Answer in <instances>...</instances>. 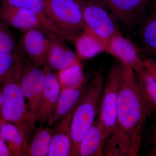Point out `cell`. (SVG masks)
Masks as SVG:
<instances>
[{
  "instance_id": "6da1fadb",
  "label": "cell",
  "mask_w": 156,
  "mask_h": 156,
  "mask_svg": "<svg viewBox=\"0 0 156 156\" xmlns=\"http://www.w3.org/2000/svg\"><path fill=\"white\" fill-rule=\"evenodd\" d=\"M149 110L133 68L124 65L117 107L116 128L128 136L138 154Z\"/></svg>"
},
{
  "instance_id": "7a4b0ae2",
  "label": "cell",
  "mask_w": 156,
  "mask_h": 156,
  "mask_svg": "<svg viewBox=\"0 0 156 156\" xmlns=\"http://www.w3.org/2000/svg\"><path fill=\"white\" fill-rule=\"evenodd\" d=\"M23 62V59L20 60L3 79L5 82L2 116L5 121L17 126L30 139L37 121L28 109L20 87Z\"/></svg>"
},
{
  "instance_id": "3957f363",
  "label": "cell",
  "mask_w": 156,
  "mask_h": 156,
  "mask_svg": "<svg viewBox=\"0 0 156 156\" xmlns=\"http://www.w3.org/2000/svg\"><path fill=\"white\" fill-rule=\"evenodd\" d=\"M104 84L103 75L99 73L87 84L77 103L72 120L70 156H79L81 141L99 114Z\"/></svg>"
},
{
  "instance_id": "277c9868",
  "label": "cell",
  "mask_w": 156,
  "mask_h": 156,
  "mask_svg": "<svg viewBox=\"0 0 156 156\" xmlns=\"http://www.w3.org/2000/svg\"><path fill=\"white\" fill-rule=\"evenodd\" d=\"M43 1L48 14L66 41L73 43L87 29L78 0Z\"/></svg>"
},
{
  "instance_id": "5b68a950",
  "label": "cell",
  "mask_w": 156,
  "mask_h": 156,
  "mask_svg": "<svg viewBox=\"0 0 156 156\" xmlns=\"http://www.w3.org/2000/svg\"><path fill=\"white\" fill-rule=\"evenodd\" d=\"M123 71L124 65L119 60L115 62L105 80L98 118L104 140L116 128L118 97Z\"/></svg>"
},
{
  "instance_id": "8992f818",
  "label": "cell",
  "mask_w": 156,
  "mask_h": 156,
  "mask_svg": "<svg viewBox=\"0 0 156 156\" xmlns=\"http://www.w3.org/2000/svg\"><path fill=\"white\" fill-rule=\"evenodd\" d=\"M87 29L106 41L120 31L102 0H78Z\"/></svg>"
},
{
  "instance_id": "52a82bcc",
  "label": "cell",
  "mask_w": 156,
  "mask_h": 156,
  "mask_svg": "<svg viewBox=\"0 0 156 156\" xmlns=\"http://www.w3.org/2000/svg\"><path fill=\"white\" fill-rule=\"evenodd\" d=\"M48 30L44 28L31 29L23 32L19 47L22 55L38 67L44 66L50 45Z\"/></svg>"
},
{
  "instance_id": "ba28073f",
  "label": "cell",
  "mask_w": 156,
  "mask_h": 156,
  "mask_svg": "<svg viewBox=\"0 0 156 156\" xmlns=\"http://www.w3.org/2000/svg\"><path fill=\"white\" fill-rule=\"evenodd\" d=\"M46 81L44 69L29 60L26 63L23 62L20 87L25 100L27 101L28 109L35 118L37 106L44 89Z\"/></svg>"
},
{
  "instance_id": "9c48e42d",
  "label": "cell",
  "mask_w": 156,
  "mask_h": 156,
  "mask_svg": "<svg viewBox=\"0 0 156 156\" xmlns=\"http://www.w3.org/2000/svg\"><path fill=\"white\" fill-rule=\"evenodd\" d=\"M114 17L126 28L134 29L152 3L145 0H102Z\"/></svg>"
},
{
  "instance_id": "30bf717a",
  "label": "cell",
  "mask_w": 156,
  "mask_h": 156,
  "mask_svg": "<svg viewBox=\"0 0 156 156\" xmlns=\"http://www.w3.org/2000/svg\"><path fill=\"white\" fill-rule=\"evenodd\" d=\"M141 50L131 40L125 37L121 31L106 41V53L116 58L124 65L135 69L143 66Z\"/></svg>"
},
{
  "instance_id": "8fae6325",
  "label": "cell",
  "mask_w": 156,
  "mask_h": 156,
  "mask_svg": "<svg viewBox=\"0 0 156 156\" xmlns=\"http://www.w3.org/2000/svg\"><path fill=\"white\" fill-rule=\"evenodd\" d=\"M46 74V84L37 106L36 118L41 125L48 123L61 91L58 76L47 66L44 69Z\"/></svg>"
},
{
  "instance_id": "7c38bea8",
  "label": "cell",
  "mask_w": 156,
  "mask_h": 156,
  "mask_svg": "<svg viewBox=\"0 0 156 156\" xmlns=\"http://www.w3.org/2000/svg\"><path fill=\"white\" fill-rule=\"evenodd\" d=\"M49 36L50 45L45 66L58 72L80 60L76 52L68 47L63 37L50 32Z\"/></svg>"
},
{
  "instance_id": "4fadbf2b",
  "label": "cell",
  "mask_w": 156,
  "mask_h": 156,
  "mask_svg": "<svg viewBox=\"0 0 156 156\" xmlns=\"http://www.w3.org/2000/svg\"><path fill=\"white\" fill-rule=\"evenodd\" d=\"M0 20L23 32L31 29H45L32 11L6 3H0Z\"/></svg>"
},
{
  "instance_id": "5bb4252c",
  "label": "cell",
  "mask_w": 156,
  "mask_h": 156,
  "mask_svg": "<svg viewBox=\"0 0 156 156\" xmlns=\"http://www.w3.org/2000/svg\"><path fill=\"white\" fill-rule=\"evenodd\" d=\"M77 103L56 123V127L53 130L52 142L48 156H70L71 148L72 120Z\"/></svg>"
},
{
  "instance_id": "9a60e30c",
  "label": "cell",
  "mask_w": 156,
  "mask_h": 156,
  "mask_svg": "<svg viewBox=\"0 0 156 156\" xmlns=\"http://www.w3.org/2000/svg\"><path fill=\"white\" fill-rule=\"evenodd\" d=\"M78 58L88 59L106 52V42L87 29L75 39L73 42Z\"/></svg>"
},
{
  "instance_id": "2e32d148",
  "label": "cell",
  "mask_w": 156,
  "mask_h": 156,
  "mask_svg": "<svg viewBox=\"0 0 156 156\" xmlns=\"http://www.w3.org/2000/svg\"><path fill=\"white\" fill-rule=\"evenodd\" d=\"M0 137L5 142L11 154L28 156L30 139L14 124L3 120L0 125Z\"/></svg>"
},
{
  "instance_id": "e0dca14e",
  "label": "cell",
  "mask_w": 156,
  "mask_h": 156,
  "mask_svg": "<svg viewBox=\"0 0 156 156\" xmlns=\"http://www.w3.org/2000/svg\"><path fill=\"white\" fill-rule=\"evenodd\" d=\"M137 154L131 140L117 128L104 140L101 156H136Z\"/></svg>"
},
{
  "instance_id": "ac0fdd59",
  "label": "cell",
  "mask_w": 156,
  "mask_h": 156,
  "mask_svg": "<svg viewBox=\"0 0 156 156\" xmlns=\"http://www.w3.org/2000/svg\"><path fill=\"white\" fill-rule=\"evenodd\" d=\"M87 85L85 83L79 87L61 89L53 114L48 122L49 126L56 124L76 104Z\"/></svg>"
},
{
  "instance_id": "d6986e66",
  "label": "cell",
  "mask_w": 156,
  "mask_h": 156,
  "mask_svg": "<svg viewBox=\"0 0 156 156\" xmlns=\"http://www.w3.org/2000/svg\"><path fill=\"white\" fill-rule=\"evenodd\" d=\"M150 7L141 21L138 35L143 51L156 57V6Z\"/></svg>"
},
{
  "instance_id": "ffe728a7",
  "label": "cell",
  "mask_w": 156,
  "mask_h": 156,
  "mask_svg": "<svg viewBox=\"0 0 156 156\" xmlns=\"http://www.w3.org/2000/svg\"><path fill=\"white\" fill-rule=\"evenodd\" d=\"M0 3H6L32 11L39 17L45 29L62 35L59 29L48 14L43 0H0Z\"/></svg>"
},
{
  "instance_id": "44dd1931",
  "label": "cell",
  "mask_w": 156,
  "mask_h": 156,
  "mask_svg": "<svg viewBox=\"0 0 156 156\" xmlns=\"http://www.w3.org/2000/svg\"><path fill=\"white\" fill-rule=\"evenodd\" d=\"M103 142L102 127L98 118H96L81 141L79 156H101Z\"/></svg>"
},
{
  "instance_id": "7402d4cb",
  "label": "cell",
  "mask_w": 156,
  "mask_h": 156,
  "mask_svg": "<svg viewBox=\"0 0 156 156\" xmlns=\"http://www.w3.org/2000/svg\"><path fill=\"white\" fill-rule=\"evenodd\" d=\"M151 116L156 117V82L144 66L134 69Z\"/></svg>"
},
{
  "instance_id": "603a6c76",
  "label": "cell",
  "mask_w": 156,
  "mask_h": 156,
  "mask_svg": "<svg viewBox=\"0 0 156 156\" xmlns=\"http://www.w3.org/2000/svg\"><path fill=\"white\" fill-rule=\"evenodd\" d=\"M53 130L40 128L37 130L29 145L28 155L48 156L52 142Z\"/></svg>"
},
{
  "instance_id": "cb8c5ba5",
  "label": "cell",
  "mask_w": 156,
  "mask_h": 156,
  "mask_svg": "<svg viewBox=\"0 0 156 156\" xmlns=\"http://www.w3.org/2000/svg\"><path fill=\"white\" fill-rule=\"evenodd\" d=\"M57 76L61 89L79 87L86 82L80 60L58 72Z\"/></svg>"
},
{
  "instance_id": "d4e9b609",
  "label": "cell",
  "mask_w": 156,
  "mask_h": 156,
  "mask_svg": "<svg viewBox=\"0 0 156 156\" xmlns=\"http://www.w3.org/2000/svg\"><path fill=\"white\" fill-rule=\"evenodd\" d=\"M0 20V53L21 54L13 34Z\"/></svg>"
},
{
  "instance_id": "484cf974",
  "label": "cell",
  "mask_w": 156,
  "mask_h": 156,
  "mask_svg": "<svg viewBox=\"0 0 156 156\" xmlns=\"http://www.w3.org/2000/svg\"><path fill=\"white\" fill-rule=\"evenodd\" d=\"M21 54L0 53V79H3L23 58Z\"/></svg>"
},
{
  "instance_id": "4316f807",
  "label": "cell",
  "mask_w": 156,
  "mask_h": 156,
  "mask_svg": "<svg viewBox=\"0 0 156 156\" xmlns=\"http://www.w3.org/2000/svg\"><path fill=\"white\" fill-rule=\"evenodd\" d=\"M143 64L156 82V60L152 57H143Z\"/></svg>"
},
{
  "instance_id": "83f0119b",
  "label": "cell",
  "mask_w": 156,
  "mask_h": 156,
  "mask_svg": "<svg viewBox=\"0 0 156 156\" xmlns=\"http://www.w3.org/2000/svg\"><path fill=\"white\" fill-rule=\"evenodd\" d=\"M11 152L5 142L0 137V156L11 155Z\"/></svg>"
},
{
  "instance_id": "f1b7e54d",
  "label": "cell",
  "mask_w": 156,
  "mask_h": 156,
  "mask_svg": "<svg viewBox=\"0 0 156 156\" xmlns=\"http://www.w3.org/2000/svg\"><path fill=\"white\" fill-rule=\"evenodd\" d=\"M151 141L155 147H156V126L154 128L151 134Z\"/></svg>"
},
{
  "instance_id": "f546056e",
  "label": "cell",
  "mask_w": 156,
  "mask_h": 156,
  "mask_svg": "<svg viewBox=\"0 0 156 156\" xmlns=\"http://www.w3.org/2000/svg\"><path fill=\"white\" fill-rule=\"evenodd\" d=\"M4 102V96L2 92L0 90V117L2 116V107Z\"/></svg>"
},
{
  "instance_id": "4dcf8cb0",
  "label": "cell",
  "mask_w": 156,
  "mask_h": 156,
  "mask_svg": "<svg viewBox=\"0 0 156 156\" xmlns=\"http://www.w3.org/2000/svg\"><path fill=\"white\" fill-rule=\"evenodd\" d=\"M149 155L156 156V147H155L149 153Z\"/></svg>"
},
{
  "instance_id": "1f68e13d",
  "label": "cell",
  "mask_w": 156,
  "mask_h": 156,
  "mask_svg": "<svg viewBox=\"0 0 156 156\" xmlns=\"http://www.w3.org/2000/svg\"><path fill=\"white\" fill-rule=\"evenodd\" d=\"M145 1H147L148 2L150 3H153L156 2V0H145Z\"/></svg>"
},
{
  "instance_id": "d6a6232c",
  "label": "cell",
  "mask_w": 156,
  "mask_h": 156,
  "mask_svg": "<svg viewBox=\"0 0 156 156\" xmlns=\"http://www.w3.org/2000/svg\"><path fill=\"white\" fill-rule=\"evenodd\" d=\"M4 120L3 119H0V125H1V123H2V122Z\"/></svg>"
},
{
  "instance_id": "836d02e7",
  "label": "cell",
  "mask_w": 156,
  "mask_h": 156,
  "mask_svg": "<svg viewBox=\"0 0 156 156\" xmlns=\"http://www.w3.org/2000/svg\"></svg>"
}]
</instances>
